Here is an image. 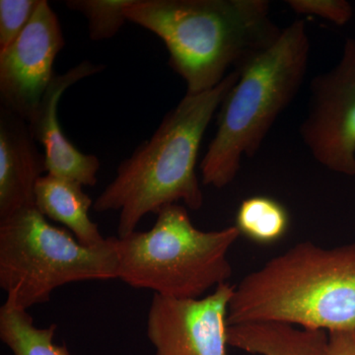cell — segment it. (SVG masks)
<instances>
[{
    "instance_id": "8fae6325",
    "label": "cell",
    "mask_w": 355,
    "mask_h": 355,
    "mask_svg": "<svg viewBox=\"0 0 355 355\" xmlns=\"http://www.w3.org/2000/svg\"><path fill=\"white\" fill-rule=\"evenodd\" d=\"M24 119L0 107V219L35 207V188L46 172Z\"/></svg>"
},
{
    "instance_id": "5bb4252c",
    "label": "cell",
    "mask_w": 355,
    "mask_h": 355,
    "mask_svg": "<svg viewBox=\"0 0 355 355\" xmlns=\"http://www.w3.org/2000/svg\"><path fill=\"white\" fill-rule=\"evenodd\" d=\"M57 326L40 328L28 310L6 302L0 307V340L13 355H70L55 342Z\"/></svg>"
},
{
    "instance_id": "3957f363",
    "label": "cell",
    "mask_w": 355,
    "mask_h": 355,
    "mask_svg": "<svg viewBox=\"0 0 355 355\" xmlns=\"http://www.w3.org/2000/svg\"><path fill=\"white\" fill-rule=\"evenodd\" d=\"M282 323L327 333L355 329V243L304 241L234 286L228 326Z\"/></svg>"
},
{
    "instance_id": "30bf717a",
    "label": "cell",
    "mask_w": 355,
    "mask_h": 355,
    "mask_svg": "<svg viewBox=\"0 0 355 355\" xmlns=\"http://www.w3.org/2000/svg\"><path fill=\"white\" fill-rule=\"evenodd\" d=\"M104 69V65L84 60L64 74H55L38 109L28 121L33 137L44 146L46 174L76 182L83 187H94L97 183L99 159L80 153L65 137L58 121V106L64 91L70 86Z\"/></svg>"
},
{
    "instance_id": "7a4b0ae2",
    "label": "cell",
    "mask_w": 355,
    "mask_h": 355,
    "mask_svg": "<svg viewBox=\"0 0 355 355\" xmlns=\"http://www.w3.org/2000/svg\"><path fill=\"white\" fill-rule=\"evenodd\" d=\"M239 76L234 69L209 91L186 93L150 139L119 166L93 205L96 212H119V238L137 231L146 214L167 205L183 202L188 209H202L203 193L196 174L198 150L210 121Z\"/></svg>"
},
{
    "instance_id": "ac0fdd59",
    "label": "cell",
    "mask_w": 355,
    "mask_h": 355,
    "mask_svg": "<svg viewBox=\"0 0 355 355\" xmlns=\"http://www.w3.org/2000/svg\"><path fill=\"white\" fill-rule=\"evenodd\" d=\"M299 15L317 16L336 25H345L352 17V7L345 0H287Z\"/></svg>"
},
{
    "instance_id": "52a82bcc",
    "label": "cell",
    "mask_w": 355,
    "mask_h": 355,
    "mask_svg": "<svg viewBox=\"0 0 355 355\" xmlns=\"http://www.w3.org/2000/svg\"><path fill=\"white\" fill-rule=\"evenodd\" d=\"M299 132L318 163L354 176L355 40H347L334 69L311 81L309 109Z\"/></svg>"
},
{
    "instance_id": "6da1fadb",
    "label": "cell",
    "mask_w": 355,
    "mask_h": 355,
    "mask_svg": "<svg viewBox=\"0 0 355 355\" xmlns=\"http://www.w3.org/2000/svg\"><path fill=\"white\" fill-rule=\"evenodd\" d=\"M123 12L164 42L170 67L191 95L216 87L230 67L265 50L282 31L266 0H130Z\"/></svg>"
},
{
    "instance_id": "7c38bea8",
    "label": "cell",
    "mask_w": 355,
    "mask_h": 355,
    "mask_svg": "<svg viewBox=\"0 0 355 355\" xmlns=\"http://www.w3.org/2000/svg\"><path fill=\"white\" fill-rule=\"evenodd\" d=\"M76 182L44 175L35 188V207L46 218L62 223L85 246H97L106 241L97 224L91 220L89 210L94 202Z\"/></svg>"
},
{
    "instance_id": "9c48e42d",
    "label": "cell",
    "mask_w": 355,
    "mask_h": 355,
    "mask_svg": "<svg viewBox=\"0 0 355 355\" xmlns=\"http://www.w3.org/2000/svg\"><path fill=\"white\" fill-rule=\"evenodd\" d=\"M64 44L57 14L41 0L24 31L0 51L1 108L31 120L55 78L53 62Z\"/></svg>"
},
{
    "instance_id": "e0dca14e",
    "label": "cell",
    "mask_w": 355,
    "mask_h": 355,
    "mask_svg": "<svg viewBox=\"0 0 355 355\" xmlns=\"http://www.w3.org/2000/svg\"><path fill=\"white\" fill-rule=\"evenodd\" d=\"M40 3L41 0H0V51L24 31Z\"/></svg>"
},
{
    "instance_id": "2e32d148",
    "label": "cell",
    "mask_w": 355,
    "mask_h": 355,
    "mask_svg": "<svg viewBox=\"0 0 355 355\" xmlns=\"http://www.w3.org/2000/svg\"><path fill=\"white\" fill-rule=\"evenodd\" d=\"M130 0H69L65 6L83 14L92 41L113 38L127 22L123 9Z\"/></svg>"
},
{
    "instance_id": "5b68a950",
    "label": "cell",
    "mask_w": 355,
    "mask_h": 355,
    "mask_svg": "<svg viewBox=\"0 0 355 355\" xmlns=\"http://www.w3.org/2000/svg\"><path fill=\"white\" fill-rule=\"evenodd\" d=\"M156 214L150 230L116 237L118 279L176 299L202 298L227 282L233 272L228 253L241 236L235 225L200 230L179 203Z\"/></svg>"
},
{
    "instance_id": "4fadbf2b",
    "label": "cell",
    "mask_w": 355,
    "mask_h": 355,
    "mask_svg": "<svg viewBox=\"0 0 355 355\" xmlns=\"http://www.w3.org/2000/svg\"><path fill=\"white\" fill-rule=\"evenodd\" d=\"M229 347L256 355H326L328 333L282 323L228 326Z\"/></svg>"
},
{
    "instance_id": "9a60e30c",
    "label": "cell",
    "mask_w": 355,
    "mask_h": 355,
    "mask_svg": "<svg viewBox=\"0 0 355 355\" xmlns=\"http://www.w3.org/2000/svg\"><path fill=\"white\" fill-rule=\"evenodd\" d=\"M291 218L286 207L272 198L257 196L243 200L236 216L240 234L261 245L279 242L288 231Z\"/></svg>"
},
{
    "instance_id": "ba28073f",
    "label": "cell",
    "mask_w": 355,
    "mask_h": 355,
    "mask_svg": "<svg viewBox=\"0 0 355 355\" xmlns=\"http://www.w3.org/2000/svg\"><path fill=\"white\" fill-rule=\"evenodd\" d=\"M233 292L234 286L226 282L198 299L154 294L146 321L154 355H227V318Z\"/></svg>"
},
{
    "instance_id": "d6986e66",
    "label": "cell",
    "mask_w": 355,
    "mask_h": 355,
    "mask_svg": "<svg viewBox=\"0 0 355 355\" xmlns=\"http://www.w3.org/2000/svg\"><path fill=\"white\" fill-rule=\"evenodd\" d=\"M326 355H355V329L328 333Z\"/></svg>"
},
{
    "instance_id": "277c9868",
    "label": "cell",
    "mask_w": 355,
    "mask_h": 355,
    "mask_svg": "<svg viewBox=\"0 0 355 355\" xmlns=\"http://www.w3.org/2000/svg\"><path fill=\"white\" fill-rule=\"evenodd\" d=\"M309 55L307 26L296 20L282 29L275 43L236 69L239 78L219 107L216 135L200 164L203 184L225 188L237 176L242 159L260 150L300 91Z\"/></svg>"
},
{
    "instance_id": "8992f818",
    "label": "cell",
    "mask_w": 355,
    "mask_h": 355,
    "mask_svg": "<svg viewBox=\"0 0 355 355\" xmlns=\"http://www.w3.org/2000/svg\"><path fill=\"white\" fill-rule=\"evenodd\" d=\"M118 270L116 237L85 246L36 207L0 219V287L16 307L44 304L65 284L118 279Z\"/></svg>"
}]
</instances>
